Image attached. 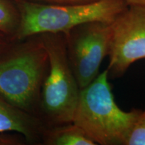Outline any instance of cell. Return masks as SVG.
Wrapping results in <instances>:
<instances>
[{
	"mask_svg": "<svg viewBox=\"0 0 145 145\" xmlns=\"http://www.w3.org/2000/svg\"><path fill=\"white\" fill-rule=\"evenodd\" d=\"M126 145H145V106L132 127Z\"/></svg>",
	"mask_w": 145,
	"mask_h": 145,
	"instance_id": "30bf717a",
	"label": "cell"
},
{
	"mask_svg": "<svg viewBox=\"0 0 145 145\" xmlns=\"http://www.w3.org/2000/svg\"><path fill=\"white\" fill-rule=\"evenodd\" d=\"M130 5H145V0H124Z\"/></svg>",
	"mask_w": 145,
	"mask_h": 145,
	"instance_id": "5bb4252c",
	"label": "cell"
},
{
	"mask_svg": "<svg viewBox=\"0 0 145 145\" xmlns=\"http://www.w3.org/2000/svg\"><path fill=\"white\" fill-rule=\"evenodd\" d=\"M48 69V54L40 34L13 42L0 54V95L13 106L38 116Z\"/></svg>",
	"mask_w": 145,
	"mask_h": 145,
	"instance_id": "6da1fadb",
	"label": "cell"
},
{
	"mask_svg": "<svg viewBox=\"0 0 145 145\" xmlns=\"http://www.w3.org/2000/svg\"><path fill=\"white\" fill-rule=\"evenodd\" d=\"M42 140L48 145H96L84 130L73 122L46 128Z\"/></svg>",
	"mask_w": 145,
	"mask_h": 145,
	"instance_id": "ba28073f",
	"label": "cell"
},
{
	"mask_svg": "<svg viewBox=\"0 0 145 145\" xmlns=\"http://www.w3.org/2000/svg\"><path fill=\"white\" fill-rule=\"evenodd\" d=\"M47 127L41 119L13 106L0 95V133H16L26 142L42 140Z\"/></svg>",
	"mask_w": 145,
	"mask_h": 145,
	"instance_id": "52a82bcc",
	"label": "cell"
},
{
	"mask_svg": "<svg viewBox=\"0 0 145 145\" xmlns=\"http://www.w3.org/2000/svg\"><path fill=\"white\" fill-rule=\"evenodd\" d=\"M106 69L109 79L120 78L134 63L145 59V5H128L110 24Z\"/></svg>",
	"mask_w": 145,
	"mask_h": 145,
	"instance_id": "8992f818",
	"label": "cell"
},
{
	"mask_svg": "<svg viewBox=\"0 0 145 145\" xmlns=\"http://www.w3.org/2000/svg\"><path fill=\"white\" fill-rule=\"evenodd\" d=\"M106 69L80 90L72 122L100 145H126L142 110L124 111L116 103Z\"/></svg>",
	"mask_w": 145,
	"mask_h": 145,
	"instance_id": "7a4b0ae2",
	"label": "cell"
},
{
	"mask_svg": "<svg viewBox=\"0 0 145 145\" xmlns=\"http://www.w3.org/2000/svg\"><path fill=\"white\" fill-rule=\"evenodd\" d=\"M26 142L23 137L18 134L0 133V145H22Z\"/></svg>",
	"mask_w": 145,
	"mask_h": 145,
	"instance_id": "8fae6325",
	"label": "cell"
},
{
	"mask_svg": "<svg viewBox=\"0 0 145 145\" xmlns=\"http://www.w3.org/2000/svg\"><path fill=\"white\" fill-rule=\"evenodd\" d=\"M65 36L67 55L80 89L99 75L110 48V24L91 22L70 30Z\"/></svg>",
	"mask_w": 145,
	"mask_h": 145,
	"instance_id": "5b68a950",
	"label": "cell"
},
{
	"mask_svg": "<svg viewBox=\"0 0 145 145\" xmlns=\"http://www.w3.org/2000/svg\"><path fill=\"white\" fill-rule=\"evenodd\" d=\"M48 69L40 97L38 116L47 128L72 122L80 88L71 68L63 34H40Z\"/></svg>",
	"mask_w": 145,
	"mask_h": 145,
	"instance_id": "277c9868",
	"label": "cell"
},
{
	"mask_svg": "<svg viewBox=\"0 0 145 145\" xmlns=\"http://www.w3.org/2000/svg\"><path fill=\"white\" fill-rule=\"evenodd\" d=\"M20 24V14L14 0H0V32L13 40Z\"/></svg>",
	"mask_w": 145,
	"mask_h": 145,
	"instance_id": "9c48e42d",
	"label": "cell"
},
{
	"mask_svg": "<svg viewBox=\"0 0 145 145\" xmlns=\"http://www.w3.org/2000/svg\"><path fill=\"white\" fill-rule=\"evenodd\" d=\"M40 3L47 4H77L95 1L97 0H39Z\"/></svg>",
	"mask_w": 145,
	"mask_h": 145,
	"instance_id": "7c38bea8",
	"label": "cell"
},
{
	"mask_svg": "<svg viewBox=\"0 0 145 145\" xmlns=\"http://www.w3.org/2000/svg\"><path fill=\"white\" fill-rule=\"evenodd\" d=\"M14 1L20 14V24L12 42L42 34H66L72 28L91 22L111 24L129 5L124 0H97L77 4Z\"/></svg>",
	"mask_w": 145,
	"mask_h": 145,
	"instance_id": "3957f363",
	"label": "cell"
},
{
	"mask_svg": "<svg viewBox=\"0 0 145 145\" xmlns=\"http://www.w3.org/2000/svg\"><path fill=\"white\" fill-rule=\"evenodd\" d=\"M13 42L4 34L0 32V54L8 48Z\"/></svg>",
	"mask_w": 145,
	"mask_h": 145,
	"instance_id": "4fadbf2b",
	"label": "cell"
}]
</instances>
